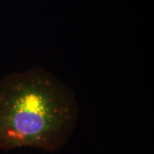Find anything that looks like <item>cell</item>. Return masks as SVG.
Returning <instances> with one entry per match:
<instances>
[{
	"mask_svg": "<svg viewBox=\"0 0 154 154\" xmlns=\"http://www.w3.org/2000/svg\"><path fill=\"white\" fill-rule=\"evenodd\" d=\"M78 117L74 92L43 68L0 81V150L55 152L70 138Z\"/></svg>",
	"mask_w": 154,
	"mask_h": 154,
	"instance_id": "1",
	"label": "cell"
}]
</instances>
